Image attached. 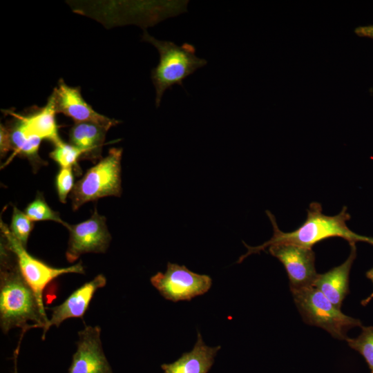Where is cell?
Masks as SVG:
<instances>
[{
  "mask_svg": "<svg viewBox=\"0 0 373 373\" xmlns=\"http://www.w3.org/2000/svg\"><path fill=\"white\" fill-rule=\"evenodd\" d=\"M7 112L18 121L22 129L28 135L47 140L53 144L61 140L55 119L57 111L52 93L48 98L46 104L32 113L21 115L10 111Z\"/></svg>",
  "mask_w": 373,
  "mask_h": 373,
  "instance_id": "cell-13",
  "label": "cell"
},
{
  "mask_svg": "<svg viewBox=\"0 0 373 373\" xmlns=\"http://www.w3.org/2000/svg\"><path fill=\"white\" fill-rule=\"evenodd\" d=\"M106 281L103 274H98L75 289L62 303L48 309L51 311V316L43 329L42 339L52 326L58 327L64 321L71 318H83L95 293L104 287Z\"/></svg>",
  "mask_w": 373,
  "mask_h": 373,
  "instance_id": "cell-12",
  "label": "cell"
},
{
  "mask_svg": "<svg viewBox=\"0 0 373 373\" xmlns=\"http://www.w3.org/2000/svg\"><path fill=\"white\" fill-rule=\"evenodd\" d=\"M45 307L22 275L13 253L1 240L0 327L3 334L15 327L22 332L46 327Z\"/></svg>",
  "mask_w": 373,
  "mask_h": 373,
  "instance_id": "cell-1",
  "label": "cell"
},
{
  "mask_svg": "<svg viewBox=\"0 0 373 373\" xmlns=\"http://www.w3.org/2000/svg\"><path fill=\"white\" fill-rule=\"evenodd\" d=\"M8 131L10 149L21 157L26 158L34 169L46 164L39 155V149L42 139L28 135L14 118L12 122L6 126Z\"/></svg>",
  "mask_w": 373,
  "mask_h": 373,
  "instance_id": "cell-17",
  "label": "cell"
},
{
  "mask_svg": "<svg viewBox=\"0 0 373 373\" xmlns=\"http://www.w3.org/2000/svg\"><path fill=\"white\" fill-rule=\"evenodd\" d=\"M32 229L33 221L30 220L24 212L13 206L9 229L12 236L25 247Z\"/></svg>",
  "mask_w": 373,
  "mask_h": 373,
  "instance_id": "cell-21",
  "label": "cell"
},
{
  "mask_svg": "<svg viewBox=\"0 0 373 373\" xmlns=\"http://www.w3.org/2000/svg\"><path fill=\"white\" fill-rule=\"evenodd\" d=\"M350 247L351 251L346 260L324 274H318L313 285L340 309L349 294L350 272L356 257V245L351 244Z\"/></svg>",
  "mask_w": 373,
  "mask_h": 373,
  "instance_id": "cell-14",
  "label": "cell"
},
{
  "mask_svg": "<svg viewBox=\"0 0 373 373\" xmlns=\"http://www.w3.org/2000/svg\"><path fill=\"white\" fill-rule=\"evenodd\" d=\"M122 148H111L108 155L90 168L78 180L70 193L73 211L84 204L107 196L122 194Z\"/></svg>",
  "mask_w": 373,
  "mask_h": 373,
  "instance_id": "cell-4",
  "label": "cell"
},
{
  "mask_svg": "<svg viewBox=\"0 0 373 373\" xmlns=\"http://www.w3.org/2000/svg\"><path fill=\"white\" fill-rule=\"evenodd\" d=\"M142 40L155 46L160 55L158 64L151 70L157 108L167 89L171 88L175 84L183 86V80L205 66L207 61L197 57L194 46L189 43H184L180 46L172 41L158 40L146 30L142 35Z\"/></svg>",
  "mask_w": 373,
  "mask_h": 373,
  "instance_id": "cell-3",
  "label": "cell"
},
{
  "mask_svg": "<svg viewBox=\"0 0 373 373\" xmlns=\"http://www.w3.org/2000/svg\"><path fill=\"white\" fill-rule=\"evenodd\" d=\"M101 328L87 325L78 332L77 350L68 373H113L103 351Z\"/></svg>",
  "mask_w": 373,
  "mask_h": 373,
  "instance_id": "cell-10",
  "label": "cell"
},
{
  "mask_svg": "<svg viewBox=\"0 0 373 373\" xmlns=\"http://www.w3.org/2000/svg\"><path fill=\"white\" fill-rule=\"evenodd\" d=\"M354 32L359 37L373 39V25L358 26L355 28Z\"/></svg>",
  "mask_w": 373,
  "mask_h": 373,
  "instance_id": "cell-24",
  "label": "cell"
},
{
  "mask_svg": "<svg viewBox=\"0 0 373 373\" xmlns=\"http://www.w3.org/2000/svg\"><path fill=\"white\" fill-rule=\"evenodd\" d=\"M267 248L269 254L284 265L291 291L313 286L318 274L312 249L290 244L273 245Z\"/></svg>",
  "mask_w": 373,
  "mask_h": 373,
  "instance_id": "cell-9",
  "label": "cell"
},
{
  "mask_svg": "<svg viewBox=\"0 0 373 373\" xmlns=\"http://www.w3.org/2000/svg\"><path fill=\"white\" fill-rule=\"evenodd\" d=\"M108 129L92 122L75 123L69 131L70 144L83 152L82 158L93 162L101 160Z\"/></svg>",
  "mask_w": 373,
  "mask_h": 373,
  "instance_id": "cell-16",
  "label": "cell"
},
{
  "mask_svg": "<svg viewBox=\"0 0 373 373\" xmlns=\"http://www.w3.org/2000/svg\"><path fill=\"white\" fill-rule=\"evenodd\" d=\"M0 149L1 156L5 155L11 150L7 128L2 124H1L0 131Z\"/></svg>",
  "mask_w": 373,
  "mask_h": 373,
  "instance_id": "cell-23",
  "label": "cell"
},
{
  "mask_svg": "<svg viewBox=\"0 0 373 373\" xmlns=\"http://www.w3.org/2000/svg\"><path fill=\"white\" fill-rule=\"evenodd\" d=\"M366 277L372 280L373 283V268L370 269L366 272ZM373 298V292L366 298L361 301V305L363 306L367 305L370 301Z\"/></svg>",
  "mask_w": 373,
  "mask_h": 373,
  "instance_id": "cell-25",
  "label": "cell"
},
{
  "mask_svg": "<svg viewBox=\"0 0 373 373\" xmlns=\"http://www.w3.org/2000/svg\"><path fill=\"white\" fill-rule=\"evenodd\" d=\"M361 334L355 338H347L346 341L353 350L365 359L371 373H373V326H361Z\"/></svg>",
  "mask_w": 373,
  "mask_h": 373,
  "instance_id": "cell-20",
  "label": "cell"
},
{
  "mask_svg": "<svg viewBox=\"0 0 373 373\" xmlns=\"http://www.w3.org/2000/svg\"><path fill=\"white\" fill-rule=\"evenodd\" d=\"M24 334H25V333L21 332V337H20V340H19V343H18V346L17 347L16 350H15V352H14L13 359H14V363H15V373H17V358H18L19 353V349H20L21 341V339H22L23 336L24 335Z\"/></svg>",
  "mask_w": 373,
  "mask_h": 373,
  "instance_id": "cell-26",
  "label": "cell"
},
{
  "mask_svg": "<svg viewBox=\"0 0 373 373\" xmlns=\"http://www.w3.org/2000/svg\"><path fill=\"white\" fill-rule=\"evenodd\" d=\"M24 213L32 221H54L65 227V222L57 211L52 210L46 202L43 194L37 192L35 198L24 209Z\"/></svg>",
  "mask_w": 373,
  "mask_h": 373,
  "instance_id": "cell-18",
  "label": "cell"
},
{
  "mask_svg": "<svg viewBox=\"0 0 373 373\" xmlns=\"http://www.w3.org/2000/svg\"><path fill=\"white\" fill-rule=\"evenodd\" d=\"M73 168H61L55 178V186L59 201L61 203L66 202L68 193L73 191L74 182V174Z\"/></svg>",
  "mask_w": 373,
  "mask_h": 373,
  "instance_id": "cell-22",
  "label": "cell"
},
{
  "mask_svg": "<svg viewBox=\"0 0 373 373\" xmlns=\"http://www.w3.org/2000/svg\"><path fill=\"white\" fill-rule=\"evenodd\" d=\"M106 221V218L95 208L88 220L76 224H67L69 239L66 258L69 262H75L84 254L106 251L111 236Z\"/></svg>",
  "mask_w": 373,
  "mask_h": 373,
  "instance_id": "cell-8",
  "label": "cell"
},
{
  "mask_svg": "<svg viewBox=\"0 0 373 373\" xmlns=\"http://www.w3.org/2000/svg\"><path fill=\"white\" fill-rule=\"evenodd\" d=\"M220 346H207L198 332L196 343L191 351L184 352L180 358L170 364H162L164 373H207L214 363Z\"/></svg>",
  "mask_w": 373,
  "mask_h": 373,
  "instance_id": "cell-15",
  "label": "cell"
},
{
  "mask_svg": "<svg viewBox=\"0 0 373 373\" xmlns=\"http://www.w3.org/2000/svg\"><path fill=\"white\" fill-rule=\"evenodd\" d=\"M83 152L72 145L64 142L62 140L54 144V149L49 156L60 168H75L77 166V161L82 158Z\"/></svg>",
  "mask_w": 373,
  "mask_h": 373,
  "instance_id": "cell-19",
  "label": "cell"
},
{
  "mask_svg": "<svg viewBox=\"0 0 373 373\" xmlns=\"http://www.w3.org/2000/svg\"><path fill=\"white\" fill-rule=\"evenodd\" d=\"M307 211L306 220L291 232H283L278 227L274 216L269 211L266 213L272 224L274 234L270 240L257 247H250L245 242L247 252L241 256L238 263L248 256L265 251L268 247L278 244H290L311 248L315 244L329 238L339 237L346 240L350 245L364 242L373 245V238L359 235L350 229L346 222L351 218L344 206L341 212L333 216L322 212V206L316 202H312Z\"/></svg>",
  "mask_w": 373,
  "mask_h": 373,
  "instance_id": "cell-2",
  "label": "cell"
},
{
  "mask_svg": "<svg viewBox=\"0 0 373 373\" xmlns=\"http://www.w3.org/2000/svg\"><path fill=\"white\" fill-rule=\"evenodd\" d=\"M291 294L303 321L325 329L335 338L346 341L350 329L362 326L360 320L344 314L313 286L291 291Z\"/></svg>",
  "mask_w": 373,
  "mask_h": 373,
  "instance_id": "cell-5",
  "label": "cell"
},
{
  "mask_svg": "<svg viewBox=\"0 0 373 373\" xmlns=\"http://www.w3.org/2000/svg\"><path fill=\"white\" fill-rule=\"evenodd\" d=\"M150 281L166 300L173 302L191 300L207 293L211 287V278L189 270L184 265L168 262L164 273L158 271Z\"/></svg>",
  "mask_w": 373,
  "mask_h": 373,
  "instance_id": "cell-7",
  "label": "cell"
},
{
  "mask_svg": "<svg viewBox=\"0 0 373 373\" xmlns=\"http://www.w3.org/2000/svg\"><path fill=\"white\" fill-rule=\"evenodd\" d=\"M1 240L13 253L20 271L33 289L39 302L44 305L43 293L45 288L55 278L70 273L84 274L82 262L67 267L57 268L45 263L30 255L11 233L9 228L1 221Z\"/></svg>",
  "mask_w": 373,
  "mask_h": 373,
  "instance_id": "cell-6",
  "label": "cell"
},
{
  "mask_svg": "<svg viewBox=\"0 0 373 373\" xmlns=\"http://www.w3.org/2000/svg\"><path fill=\"white\" fill-rule=\"evenodd\" d=\"M52 93L57 113L69 117L75 123L92 122L108 130L120 123L96 112L83 98L80 87L70 86L62 79L58 81Z\"/></svg>",
  "mask_w": 373,
  "mask_h": 373,
  "instance_id": "cell-11",
  "label": "cell"
}]
</instances>
